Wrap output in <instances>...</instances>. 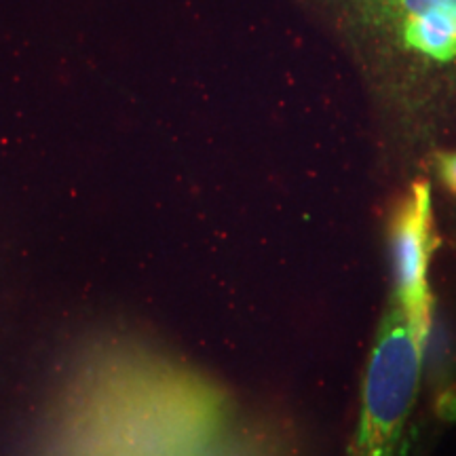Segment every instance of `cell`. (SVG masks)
Masks as SVG:
<instances>
[{"label":"cell","instance_id":"6da1fadb","mask_svg":"<svg viewBox=\"0 0 456 456\" xmlns=\"http://www.w3.org/2000/svg\"><path fill=\"white\" fill-rule=\"evenodd\" d=\"M235 420L212 379L112 334L85 345L57 380L41 456H203Z\"/></svg>","mask_w":456,"mask_h":456},{"label":"cell","instance_id":"7a4b0ae2","mask_svg":"<svg viewBox=\"0 0 456 456\" xmlns=\"http://www.w3.org/2000/svg\"><path fill=\"white\" fill-rule=\"evenodd\" d=\"M423 345L406 313L393 302L363 379L353 456H406V427L419 389Z\"/></svg>","mask_w":456,"mask_h":456},{"label":"cell","instance_id":"3957f363","mask_svg":"<svg viewBox=\"0 0 456 456\" xmlns=\"http://www.w3.org/2000/svg\"><path fill=\"white\" fill-rule=\"evenodd\" d=\"M436 237H433L431 188L420 180L410 188L408 197L399 203L391 220V260L399 309L423 340L431 326L429 262Z\"/></svg>","mask_w":456,"mask_h":456},{"label":"cell","instance_id":"277c9868","mask_svg":"<svg viewBox=\"0 0 456 456\" xmlns=\"http://www.w3.org/2000/svg\"><path fill=\"white\" fill-rule=\"evenodd\" d=\"M363 11L399 47L436 64L456 61V0H362Z\"/></svg>","mask_w":456,"mask_h":456},{"label":"cell","instance_id":"5b68a950","mask_svg":"<svg viewBox=\"0 0 456 456\" xmlns=\"http://www.w3.org/2000/svg\"><path fill=\"white\" fill-rule=\"evenodd\" d=\"M203 456H288V444L269 425L235 420Z\"/></svg>","mask_w":456,"mask_h":456},{"label":"cell","instance_id":"8992f818","mask_svg":"<svg viewBox=\"0 0 456 456\" xmlns=\"http://www.w3.org/2000/svg\"><path fill=\"white\" fill-rule=\"evenodd\" d=\"M437 167H440V175L450 191L456 192V151L448 152V155H442L440 161H437Z\"/></svg>","mask_w":456,"mask_h":456}]
</instances>
